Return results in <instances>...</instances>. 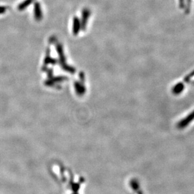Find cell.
Masks as SVG:
<instances>
[{"mask_svg": "<svg viewBox=\"0 0 194 194\" xmlns=\"http://www.w3.org/2000/svg\"><path fill=\"white\" fill-rule=\"evenodd\" d=\"M80 30V23L77 18H74V25H73V32L74 35H77Z\"/></svg>", "mask_w": 194, "mask_h": 194, "instance_id": "277c9868", "label": "cell"}, {"mask_svg": "<svg viewBox=\"0 0 194 194\" xmlns=\"http://www.w3.org/2000/svg\"><path fill=\"white\" fill-rule=\"evenodd\" d=\"M35 20H40V18H42V12H41V10L40 8V5L38 3H35Z\"/></svg>", "mask_w": 194, "mask_h": 194, "instance_id": "3957f363", "label": "cell"}, {"mask_svg": "<svg viewBox=\"0 0 194 194\" xmlns=\"http://www.w3.org/2000/svg\"><path fill=\"white\" fill-rule=\"evenodd\" d=\"M33 1V0H26V1H23L22 4H20L19 6V10H24L26 7H27L30 4L32 1Z\"/></svg>", "mask_w": 194, "mask_h": 194, "instance_id": "8992f818", "label": "cell"}, {"mask_svg": "<svg viewBox=\"0 0 194 194\" xmlns=\"http://www.w3.org/2000/svg\"><path fill=\"white\" fill-rule=\"evenodd\" d=\"M6 11H7V8L3 7V6H0V15L5 13Z\"/></svg>", "mask_w": 194, "mask_h": 194, "instance_id": "52a82bcc", "label": "cell"}, {"mask_svg": "<svg viewBox=\"0 0 194 194\" xmlns=\"http://www.w3.org/2000/svg\"><path fill=\"white\" fill-rule=\"evenodd\" d=\"M90 11L89 10H85L83 11V20H82V23H83V27L85 28V25H86V23L87 21V20H88V18L90 16Z\"/></svg>", "mask_w": 194, "mask_h": 194, "instance_id": "5b68a950", "label": "cell"}, {"mask_svg": "<svg viewBox=\"0 0 194 194\" xmlns=\"http://www.w3.org/2000/svg\"><path fill=\"white\" fill-rule=\"evenodd\" d=\"M194 120V110L188 115L184 119L180 120L176 125V127H177L180 129H182L187 126L189 125L190 122H192Z\"/></svg>", "mask_w": 194, "mask_h": 194, "instance_id": "6da1fadb", "label": "cell"}, {"mask_svg": "<svg viewBox=\"0 0 194 194\" xmlns=\"http://www.w3.org/2000/svg\"><path fill=\"white\" fill-rule=\"evenodd\" d=\"M184 89V84L183 83H181V82H180V83L176 84L173 87L172 92H173V93L174 94H175V95H178V94H180L181 92H183Z\"/></svg>", "mask_w": 194, "mask_h": 194, "instance_id": "7a4b0ae2", "label": "cell"}]
</instances>
